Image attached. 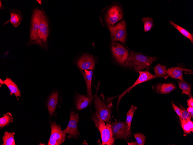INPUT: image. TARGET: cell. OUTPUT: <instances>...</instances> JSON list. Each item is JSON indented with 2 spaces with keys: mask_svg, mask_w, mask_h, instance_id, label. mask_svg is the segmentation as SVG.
<instances>
[{
  "mask_svg": "<svg viewBox=\"0 0 193 145\" xmlns=\"http://www.w3.org/2000/svg\"><path fill=\"white\" fill-rule=\"evenodd\" d=\"M103 96L102 99L96 94H95L93 100L96 110L94 114L105 122H111L112 108L113 106L111 100L113 98H109L105 101Z\"/></svg>",
  "mask_w": 193,
  "mask_h": 145,
  "instance_id": "6da1fadb",
  "label": "cell"
},
{
  "mask_svg": "<svg viewBox=\"0 0 193 145\" xmlns=\"http://www.w3.org/2000/svg\"><path fill=\"white\" fill-rule=\"evenodd\" d=\"M91 118L99 131L102 140V145H113L114 139L113 136L111 122H106L101 119L94 114L92 115Z\"/></svg>",
  "mask_w": 193,
  "mask_h": 145,
  "instance_id": "7a4b0ae2",
  "label": "cell"
},
{
  "mask_svg": "<svg viewBox=\"0 0 193 145\" xmlns=\"http://www.w3.org/2000/svg\"><path fill=\"white\" fill-rule=\"evenodd\" d=\"M129 58L131 68L137 72L145 69L149 71L151 65L156 60V57L147 56L133 51L130 52Z\"/></svg>",
  "mask_w": 193,
  "mask_h": 145,
  "instance_id": "3957f363",
  "label": "cell"
},
{
  "mask_svg": "<svg viewBox=\"0 0 193 145\" xmlns=\"http://www.w3.org/2000/svg\"><path fill=\"white\" fill-rule=\"evenodd\" d=\"M44 12L38 8L34 10L31 20L29 43L31 44H36L41 46L39 40L38 32V27L41 22Z\"/></svg>",
  "mask_w": 193,
  "mask_h": 145,
  "instance_id": "277c9868",
  "label": "cell"
},
{
  "mask_svg": "<svg viewBox=\"0 0 193 145\" xmlns=\"http://www.w3.org/2000/svg\"><path fill=\"white\" fill-rule=\"evenodd\" d=\"M123 17L122 6L117 3H113L109 7L105 16V21L108 28Z\"/></svg>",
  "mask_w": 193,
  "mask_h": 145,
  "instance_id": "5b68a950",
  "label": "cell"
},
{
  "mask_svg": "<svg viewBox=\"0 0 193 145\" xmlns=\"http://www.w3.org/2000/svg\"><path fill=\"white\" fill-rule=\"evenodd\" d=\"M111 49L116 61L121 65L131 68V63L129 59L128 51L119 43H113Z\"/></svg>",
  "mask_w": 193,
  "mask_h": 145,
  "instance_id": "8992f818",
  "label": "cell"
},
{
  "mask_svg": "<svg viewBox=\"0 0 193 145\" xmlns=\"http://www.w3.org/2000/svg\"><path fill=\"white\" fill-rule=\"evenodd\" d=\"M51 134L48 145H60L65 140L66 134L62 130L60 126L57 125L55 122L50 123Z\"/></svg>",
  "mask_w": 193,
  "mask_h": 145,
  "instance_id": "52a82bcc",
  "label": "cell"
},
{
  "mask_svg": "<svg viewBox=\"0 0 193 145\" xmlns=\"http://www.w3.org/2000/svg\"><path fill=\"white\" fill-rule=\"evenodd\" d=\"M126 24L123 20L114 26L109 28L112 42L119 41L124 44L126 37Z\"/></svg>",
  "mask_w": 193,
  "mask_h": 145,
  "instance_id": "ba28073f",
  "label": "cell"
},
{
  "mask_svg": "<svg viewBox=\"0 0 193 145\" xmlns=\"http://www.w3.org/2000/svg\"><path fill=\"white\" fill-rule=\"evenodd\" d=\"M111 124L114 140L119 139L127 140L130 137L131 135L128 132V127L126 121H116L112 122Z\"/></svg>",
  "mask_w": 193,
  "mask_h": 145,
  "instance_id": "9c48e42d",
  "label": "cell"
},
{
  "mask_svg": "<svg viewBox=\"0 0 193 145\" xmlns=\"http://www.w3.org/2000/svg\"><path fill=\"white\" fill-rule=\"evenodd\" d=\"M79 117L78 113L75 114L70 112V116L68 125L66 129L63 130L66 134H68V138L77 139L80 133L77 127Z\"/></svg>",
  "mask_w": 193,
  "mask_h": 145,
  "instance_id": "30bf717a",
  "label": "cell"
},
{
  "mask_svg": "<svg viewBox=\"0 0 193 145\" xmlns=\"http://www.w3.org/2000/svg\"><path fill=\"white\" fill-rule=\"evenodd\" d=\"M137 72L139 74V76L136 81L132 85L128 88L118 96L117 105V109H118V106L121 98L127 93L131 90L133 88L140 83L150 80L155 78L160 77L159 76L151 74L148 71H138Z\"/></svg>",
  "mask_w": 193,
  "mask_h": 145,
  "instance_id": "8fae6325",
  "label": "cell"
},
{
  "mask_svg": "<svg viewBox=\"0 0 193 145\" xmlns=\"http://www.w3.org/2000/svg\"><path fill=\"white\" fill-rule=\"evenodd\" d=\"M49 34L48 19L44 12L41 22L38 27V37L41 46L43 47L46 45V43Z\"/></svg>",
  "mask_w": 193,
  "mask_h": 145,
  "instance_id": "7c38bea8",
  "label": "cell"
},
{
  "mask_svg": "<svg viewBox=\"0 0 193 145\" xmlns=\"http://www.w3.org/2000/svg\"><path fill=\"white\" fill-rule=\"evenodd\" d=\"M95 61L92 56L88 54H84L78 60L77 65L81 70H90L94 69Z\"/></svg>",
  "mask_w": 193,
  "mask_h": 145,
  "instance_id": "4fadbf2b",
  "label": "cell"
},
{
  "mask_svg": "<svg viewBox=\"0 0 193 145\" xmlns=\"http://www.w3.org/2000/svg\"><path fill=\"white\" fill-rule=\"evenodd\" d=\"M95 96V94L94 95H78L76 100V109L81 110L86 108L89 104L90 105Z\"/></svg>",
  "mask_w": 193,
  "mask_h": 145,
  "instance_id": "5bb4252c",
  "label": "cell"
},
{
  "mask_svg": "<svg viewBox=\"0 0 193 145\" xmlns=\"http://www.w3.org/2000/svg\"><path fill=\"white\" fill-rule=\"evenodd\" d=\"M183 71L188 73L192 72L191 69H185L180 67H171L167 69V75L168 77L172 78L177 79L181 81H183L184 80L183 76Z\"/></svg>",
  "mask_w": 193,
  "mask_h": 145,
  "instance_id": "9a60e30c",
  "label": "cell"
},
{
  "mask_svg": "<svg viewBox=\"0 0 193 145\" xmlns=\"http://www.w3.org/2000/svg\"><path fill=\"white\" fill-rule=\"evenodd\" d=\"M10 20L6 22L3 25L10 22L14 27H16L21 24L22 20L23 14L21 11L16 9L12 10L10 12Z\"/></svg>",
  "mask_w": 193,
  "mask_h": 145,
  "instance_id": "2e32d148",
  "label": "cell"
},
{
  "mask_svg": "<svg viewBox=\"0 0 193 145\" xmlns=\"http://www.w3.org/2000/svg\"><path fill=\"white\" fill-rule=\"evenodd\" d=\"M3 84H5L10 91V95L12 96L13 94L16 96L18 100H19L18 97L21 96V92L18 88L16 84L10 78L6 77V79L3 81Z\"/></svg>",
  "mask_w": 193,
  "mask_h": 145,
  "instance_id": "e0dca14e",
  "label": "cell"
},
{
  "mask_svg": "<svg viewBox=\"0 0 193 145\" xmlns=\"http://www.w3.org/2000/svg\"><path fill=\"white\" fill-rule=\"evenodd\" d=\"M176 86L172 82L160 83L156 87V91L159 94H167L175 89Z\"/></svg>",
  "mask_w": 193,
  "mask_h": 145,
  "instance_id": "ac0fdd59",
  "label": "cell"
},
{
  "mask_svg": "<svg viewBox=\"0 0 193 145\" xmlns=\"http://www.w3.org/2000/svg\"><path fill=\"white\" fill-rule=\"evenodd\" d=\"M80 71L86 82L87 94L88 95H92L91 84L93 71L92 70H80Z\"/></svg>",
  "mask_w": 193,
  "mask_h": 145,
  "instance_id": "d6986e66",
  "label": "cell"
},
{
  "mask_svg": "<svg viewBox=\"0 0 193 145\" xmlns=\"http://www.w3.org/2000/svg\"><path fill=\"white\" fill-rule=\"evenodd\" d=\"M177 81L179 88L182 90L181 93L187 95L189 98H192L191 93V85L186 82L184 80L182 81L178 80Z\"/></svg>",
  "mask_w": 193,
  "mask_h": 145,
  "instance_id": "ffe728a7",
  "label": "cell"
},
{
  "mask_svg": "<svg viewBox=\"0 0 193 145\" xmlns=\"http://www.w3.org/2000/svg\"><path fill=\"white\" fill-rule=\"evenodd\" d=\"M170 24L177 30L182 35L189 39L192 44L193 43V35L188 30L181 26L177 25L173 21H169Z\"/></svg>",
  "mask_w": 193,
  "mask_h": 145,
  "instance_id": "44dd1931",
  "label": "cell"
},
{
  "mask_svg": "<svg viewBox=\"0 0 193 145\" xmlns=\"http://www.w3.org/2000/svg\"><path fill=\"white\" fill-rule=\"evenodd\" d=\"M14 132H8L6 131L2 138L3 142L2 145H15L14 139Z\"/></svg>",
  "mask_w": 193,
  "mask_h": 145,
  "instance_id": "7402d4cb",
  "label": "cell"
},
{
  "mask_svg": "<svg viewBox=\"0 0 193 145\" xmlns=\"http://www.w3.org/2000/svg\"><path fill=\"white\" fill-rule=\"evenodd\" d=\"M154 69L155 75L164 78L165 79L168 77L167 75V69L166 66L159 64L155 67Z\"/></svg>",
  "mask_w": 193,
  "mask_h": 145,
  "instance_id": "603a6c76",
  "label": "cell"
},
{
  "mask_svg": "<svg viewBox=\"0 0 193 145\" xmlns=\"http://www.w3.org/2000/svg\"><path fill=\"white\" fill-rule=\"evenodd\" d=\"M137 109L136 107L132 105L130 108L127 113L126 122L127 124L128 129V132L130 135L131 134V126L132 119L135 111Z\"/></svg>",
  "mask_w": 193,
  "mask_h": 145,
  "instance_id": "cb8c5ba5",
  "label": "cell"
},
{
  "mask_svg": "<svg viewBox=\"0 0 193 145\" xmlns=\"http://www.w3.org/2000/svg\"><path fill=\"white\" fill-rule=\"evenodd\" d=\"M13 122V118L11 114L9 112L4 114L3 117L0 118V128L2 129L5 126H8L10 123Z\"/></svg>",
  "mask_w": 193,
  "mask_h": 145,
  "instance_id": "d4e9b609",
  "label": "cell"
},
{
  "mask_svg": "<svg viewBox=\"0 0 193 145\" xmlns=\"http://www.w3.org/2000/svg\"><path fill=\"white\" fill-rule=\"evenodd\" d=\"M143 23L144 29L145 32L150 30L154 26L153 21L149 17H144L141 19Z\"/></svg>",
  "mask_w": 193,
  "mask_h": 145,
  "instance_id": "484cf974",
  "label": "cell"
},
{
  "mask_svg": "<svg viewBox=\"0 0 193 145\" xmlns=\"http://www.w3.org/2000/svg\"><path fill=\"white\" fill-rule=\"evenodd\" d=\"M58 93L57 92H53L49 96L47 101V107L49 111L51 106L58 102Z\"/></svg>",
  "mask_w": 193,
  "mask_h": 145,
  "instance_id": "4316f807",
  "label": "cell"
},
{
  "mask_svg": "<svg viewBox=\"0 0 193 145\" xmlns=\"http://www.w3.org/2000/svg\"><path fill=\"white\" fill-rule=\"evenodd\" d=\"M133 136L138 145H144L145 144L146 137L143 134L137 133L134 134Z\"/></svg>",
  "mask_w": 193,
  "mask_h": 145,
  "instance_id": "83f0119b",
  "label": "cell"
},
{
  "mask_svg": "<svg viewBox=\"0 0 193 145\" xmlns=\"http://www.w3.org/2000/svg\"><path fill=\"white\" fill-rule=\"evenodd\" d=\"M180 120L181 124L184 133V136H187L188 134H190L191 132L193 133V131H192L188 125L186 121L184 120Z\"/></svg>",
  "mask_w": 193,
  "mask_h": 145,
  "instance_id": "f1b7e54d",
  "label": "cell"
},
{
  "mask_svg": "<svg viewBox=\"0 0 193 145\" xmlns=\"http://www.w3.org/2000/svg\"><path fill=\"white\" fill-rule=\"evenodd\" d=\"M180 107L181 109L182 110V113L181 117L180 118V119L186 121L187 120H191L192 118L191 117L187 110L182 106Z\"/></svg>",
  "mask_w": 193,
  "mask_h": 145,
  "instance_id": "f546056e",
  "label": "cell"
},
{
  "mask_svg": "<svg viewBox=\"0 0 193 145\" xmlns=\"http://www.w3.org/2000/svg\"><path fill=\"white\" fill-rule=\"evenodd\" d=\"M171 104L172 108L177 115L180 118L182 113V110L181 109L177 107L174 103L173 101H172Z\"/></svg>",
  "mask_w": 193,
  "mask_h": 145,
  "instance_id": "4dcf8cb0",
  "label": "cell"
},
{
  "mask_svg": "<svg viewBox=\"0 0 193 145\" xmlns=\"http://www.w3.org/2000/svg\"><path fill=\"white\" fill-rule=\"evenodd\" d=\"M58 103V102L55 103L48 111L50 115H52L54 113Z\"/></svg>",
  "mask_w": 193,
  "mask_h": 145,
  "instance_id": "1f68e13d",
  "label": "cell"
},
{
  "mask_svg": "<svg viewBox=\"0 0 193 145\" xmlns=\"http://www.w3.org/2000/svg\"><path fill=\"white\" fill-rule=\"evenodd\" d=\"M187 104L189 107H193V99L190 98L187 100Z\"/></svg>",
  "mask_w": 193,
  "mask_h": 145,
  "instance_id": "d6a6232c",
  "label": "cell"
},
{
  "mask_svg": "<svg viewBox=\"0 0 193 145\" xmlns=\"http://www.w3.org/2000/svg\"><path fill=\"white\" fill-rule=\"evenodd\" d=\"M187 110L190 113L191 115V118H193V107H189L187 109Z\"/></svg>",
  "mask_w": 193,
  "mask_h": 145,
  "instance_id": "836d02e7",
  "label": "cell"
},
{
  "mask_svg": "<svg viewBox=\"0 0 193 145\" xmlns=\"http://www.w3.org/2000/svg\"><path fill=\"white\" fill-rule=\"evenodd\" d=\"M186 122L190 127L193 131V122L191 120H187Z\"/></svg>",
  "mask_w": 193,
  "mask_h": 145,
  "instance_id": "e575fe53",
  "label": "cell"
},
{
  "mask_svg": "<svg viewBox=\"0 0 193 145\" xmlns=\"http://www.w3.org/2000/svg\"><path fill=\"white\" fill-rule=\"evenodd\" d=\"M127 144L128 145H138L136 142H127Z\"/></svg>",
  "mask_w": 193,
  "mask_h": 145,
  "instance_id": "d590c367",
  "label": "cell"
},
{
  "mask_svg": "<svg viewBox=\"0 0 193 145\" xmlns=\"http://www.w3.org/2000/svg\"><path fill=\"white\" fill-rule=\"evenodd\" d=\"M0 8L2 10L4 9V7H3V5H2V3H1V0L0 1Z\"/></svg>",
  "mask_w": 193,
  "mask_h": 145,
  "instance_id": "8d00e7d4",
  "label": "cell"
},
{
  "mask_svg": "<svg viewBox=\"0 0 193 145\" xmlns=\"http://www.w3.org/2000/svg\"><path fill=\"white\" fill-rule=\"evenodd\" d=\"M3 84V81L1 79H0V87H1L2 85Z\"/></svg>",
  "mask_w": 193,
  "mask_h": 145,
  "instance_id": "74e56055",
  "label": "cell"
},
{
  "mask_svg": "<svg viewBox=\"0 0 193 145\" xmlns=\"http://www.w3.org/2000/svg\"><path fill=\"white\" fill-rule=\"evenodd\" d=\"M36 1L38 3H39L40 5H41V2H42L41 0H36Z\"/></svg>",
  "mask_w": 193,
  "mask_h": 145,
  "instance_id": "f35d334b",
  "label": "cell"
},
{
  "mask_svg": "<svg viewBox=\"0 0 193 145\" xmlns=\"http://www.w3.org/2000/svg\"><path fill=\"white\" fill-rule=\"evenodd\" d=\"M38 145H45L44 144H40Z\"/></svg>",
  "mask_w": 193,
  "mask_h": 145,
  "instance_id": "ab89813d",
  "label": "cell"
}]
</instances>
